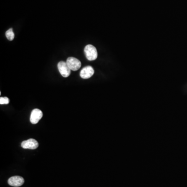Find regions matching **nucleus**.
I'll list each match as a JSON object with an SVG mask.
<instances>
[{"label": "nucleus", "instance_id": "nucleus-2", "mask_svg": "<svg viewBox=\"0 0 187 187\" xmlns=\"http://www.w3.org/2000/svg\"><path fill=\"white\" fill-rule=\"evenodd\" d=\"M66 62L70 68V69L73 71L78 70L82 65L81 62H80L78 59L72 57H70L68 58Z\"/></svg>", "mask_w": 187, "mask_h": 187}, {"label": "nucleus", "instance_id": "nucleus-7", "mask_svg": "<svg viewBox=\"0 0 187 187\" xmlns=\"http://www.w3.org/2000/svg\"><path fill=\"white\" fill-rule=\"evenodd\" d=\"M22 147L24 149L33 150L38 147V142L34 139H29L22 142Z\"/></svg>", "mask_w": 187, "mask_h": 187}, {"label": "nucleus", "instance_id": "nucleus-9", "mask_svg": "<svg viewBox=\"0 0 187 187\" xmlns=\"http://www.w3.org/2000/svg\"><path fill=\"white\" fill-rule=\"evenodd\" d=\"M9 99L7 97H4L0 98V104L1 105H7L9 104Z\"/></svg>", "mask_w": 187, "mask_h": 187}, {"label": "nucleus", "instance_id": "nucleus-8", "mask_svg": "<svg viewBox=\"0 0 187 187\" xmlns=\"http://www.w3.org/2000/svg\"><path fill=\"white\" fill-rule=\"evenodd\" d=\"M6 36L8 40L9 41H13L15 35L14 33L13 32V29H8L5 33Z\"/></svg>", "mask_w": 187, "mask_h": 187}, {"label": "nucleus", "instance_id": "nucleus-4", "mask_svg": "<svg viewBox=\"0 0 187 187\" xmlns=\"http://www.w3.org/2000/svg\"><path fill=\"white\" fill-rule=\"evenodd\" d=\"M43 116V113L40 109H35L33 110L30 116V122L33 124H36L41 120Z\"/></svg>", "mask_w": 187, "mask_h": 187}, {"label": "nucleus", "instance_id": "nucleus-3", "mask_svg": "<svg viewBox=\"0 0 187 187\" xmlns=\"http://www.w3.org/2000/svg\"><path fill=\"white\" fill-rule=\"evenodd\" d=\"M57 67L60 74L64 78H67L70 75L71 69H70L66 62H59Z\"/></svg>", "mask_w": 187, "mask_h": 187}, {"label": "nucleus", "instance_id": "nucleus-5", "mask_svg": "<svg viewBox=\"0 0 187 187\" xmlns=\"http://www.w3.org/2000/svg\"><path fill=\"white\" fill-rule=\"evenodd\" d=\"M24 178L19 176H15L9 178L8 180V184L11 186L15 187H20L24 184Z\"/></svg>", "mask_w": 187, "mask_h": 187}, {"label": "nucleus", "instance_id": "nucleus-1", "mask_svg": "<svg viewBox=\"0 0 187 187\" xmlns=\"http://www.w3.org/2000/svg\"><path fill=\"white\" fill-rule=\"evenodd\" d=\"M84 52L86 58L90 61L96 59L98 56V53L96 47L91 44L86 46L84 48Z\"/></svg>", "mask_w": 187, "mask_h": 187}, {"label": "nucleus", "instance_id": "nucleus-6", "mask_svg": "<svg viewBox=\"0 0 187 187\" xmlns=\"http://www.w3.org/2000/svg\"><path fill=\"white\" fill-rule=\"evenodd\" d=\"M94 74V70L90 65L83 68L80 72V76L84 79L89 78Z\"/></svg>", "mask_w": 187, "mask_h": 187}]
</instances>
